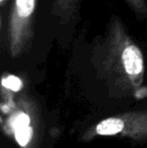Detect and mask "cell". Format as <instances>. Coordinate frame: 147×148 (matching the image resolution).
<instances>
[{
    "instance_id": "obj_1",
    "label": "cell",
    "mask_w": 147,
    "mask_h": 148,
    "mask_svg": "<svg viewBox=\"0 0 147 148\" xmlns=\"http://www.w3.org/2000/svg\"><path fill=\"white\" fill-rule=\"evenodd\" d=\"M36 0H15L14 10L11 19V49L14 53H17L22 45V37L24 35L25 26L34 13Z\"/></svg>"
},
{
    "instance_id": "obj_2",
    "label": "cell",
    "mask_w": 147,
    "mask_h": 148,
    "mask_svg": "<svg viewBox=\"0 0 147 148\" xmlns=\"http://www.w3.org/2000/svg\"><path fill=\"white\" fill-rule=\"evenodd\" d=\"M122 62L126 73L136 77L143 72V58L140 49L136 45H130L122 53Z\"/></svg>"
},
{
    "instance_id": "obj_3",
    "label": "cell",
    "mask_w": 147,
    "mask_h": 148,
    "mask_svg": "<svg viewBox=\"0 0 147 148\" xmlns=\"http://www.w3.org/2000/svg\"><path fill=\"white\" fill-rule=\"evenodd\" d=\"M125 129V120L119 117H111L101 121L95 127V133L97 135L108 136L121 133Z\"/></svg>"
},
{
    "instance_id": "obj_4",
    "label": "cell",
    "mask_w": 147,
    "mask_h": 148,
    "mask_svg": "<svg viewBox=\"0 0 147 148\" xmlns=\"http://www.w3.org/2000/svg\"><path fill=\"white\" fill-rule=\"evenodd\" d=\"M15 137L17 142L21 146H25L28 142L30 141L32 137V129L29 126H25L19 128L15 131Z\"/></svg>"
},
{
    "instance_id": "obj_5",
    "label": "cell",
    "mask_w": 147,
    "mask_h": 148,
    "mask_svg": "<svg viewBox=\"0 0 147 148\" xmlns=\"http://www.w3.org/2000/svg\"><path fill=\"white\" fill-rule=\"evenodd\" d=\"M2 86L6 89H9L11 91H19L22 87V83L17 77L15 76H7L2 79Z\"/></svg>"
},
{
    "instance_id": "obj_6",
    "label": "cell",
    "mask_w": 147,
    "mask_h": 148,
    "mask_svg": "<svg viewBox=\"0 0 147 148\" xmlns=\"http://www.w3.org/2000/svg\"><path fill=\"white\" fill-rule=\"evenodd\" d=\"M29 122H30V120H29L28 115H26V114H24V113H20L12 119L11 126H12V128L16 131L17 129L22 128V127L29 126Z\"/></svg>"
},
{
    "instance_id": "obj_7",
    "label": "cell",
    "mask_w": 147,
    "mask_h": 148,
    "mask_svg": "<svg viewBox=\"0 0 147 148\" xmlns=\"http://www.w3.org/2000/svg\"><path fill=\"white\" fill-rule=\"evenodd\" d=\"M0 1H1V2H3V1H4V0H0Z\"/></svg>"
}]
</instances>
